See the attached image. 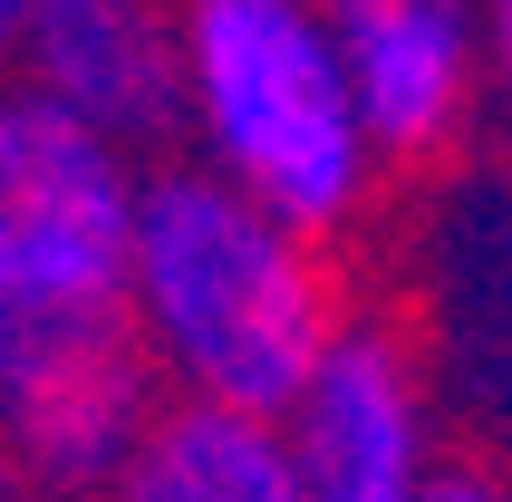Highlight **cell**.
Masks as SVG:
<instances>
[{
    "label": "cell",
    "instance_id": "30bf717a",
    "mask_svg": "<svg viewBox=\"0 0 512 502\" xmlns=\"http://www.w3.org/2000/svg\"><path fill=\"white\" fill-rule=\"evenodd\" d=\"M20 483H29V474L10 464V454H0V502H20Z\"/></svg>",
    "mask_w": 512,
    "mask_h": 502
},
{
    "label": "cell",
    "instance_id": "7a4b0ae2",
    "mask_svg": "<svg viewBox=\"0 0 512 502\" xmlns=\"http://www.w3.org/2000/svg\"><path fill=\"white\" fill-rule=\"evenodd\" d=\"M116 300L145 377H165L184 406H232V416H271L348 319L329 242L290 232L203 165L136 174Z\"/></svg>",
    "mask_w": 512,
    "mask_h": 502
},
{
    "label": "cell",
    "instance_id": "9c48e42d",
    "mask_svg": "<svg viewBox=\"0 0 512 502\" xmlns=\"http://www.w3.org/2000/svg\"><path fill=\"white\" fill-rule=\"evenodd\" d=\"M10 29H20V0H0V78H10Z\"/></svg>",
    "mask_w": 512,
    "mask_h": 502
},
{
    "label": "cell",
    "instance_id": "277c9868",
    "mask_svg": "<svg viewBox=\"0 0 512 502\" xmlns=\"http://www.w3.org/2000/svg\"><path fill=\"white\" fill-rule=\"evenodd\" d=\"M271 435L310 502H416L435 474V387L397 329L339 319L271 406Z\"/></svg>",
    "mask_w": 512,
    "mask_h": 502
},
{
    "label": "cell",
    "instance_id": "52a82bcc",
    "mask_svg": "<svg viewBox=\"0 0 512 502\" xmlns=\"http://www.w3.org/2000/svg\"><path fill=\"white\" fill-rule=\"evenodd\" d=\"M107 502H310L290 474L271 416H232V406H155L136 445L116 454Z\"/></svg>",
    "mask_w": 512,
    "mask_h": 502
},
{
    "label": "cell",
    "instance_id": "ba28073f",
    "mask_svg": "<svg viewBox=\"0 0 512 502\" xmlns=\"http://www.w3.org/2000/svg\"><path fill=\"white\" fill-rule=\"evenodd\" d=\"M416 502H503V493H493L484 474H445V464H435V474H426V493H416Z\"/></svg>",
    "mask_w": 512,
    "mask_h": 502
},
{
    "label": "cell",
    "instance_id": "8992f818",
    "mask_svg": "<svg viewBox=\"0 0 512 502\" xmlns=\"http://www.w3.org/2000/svg\"><path fill=\"white\" fill-rule=\"evenodd\" d=\"M10 87L116 145L174 126V0H20Z\"/></svg>",
    "mask_w": 512,
    "mask_h": 502
},
{
    "label": "cell",
    "instance_id": "6da1fadb",
    "mask_svg": "<svg viewBox=\"0 0 512 502\" xmlns=\"http://www.w3.org/2000/svg\"><path fill=\"white\" fill-rule=\"evenodd\" d=\"M136 155L68 107L0 87V454L29 483H107L155 416L126 338Z\"/></svg>",
    "mask_w": 512,
    "mask_h": 502
},
{
    "label": "cell",
    "instance_id": "3957f363",
    "mask_svg": "<svg viewBox=\"0 0 512 502\" xmlns=\"http://www.w3.org/2000/svg\"><path fill=\"white\" fill-rule=\"evenodd\" d=\"M174 126L310 242H339L387 174L319 0H174Z\"/></svg>",
    "mask_w": 512,
    "mask_h": 502
},
{
    "label": "cell",
    "instance_id": "5b68a950",
    "mask_svg": "<svg viewBox=\"0 0 512 502\" xmlns=\"http://www.w3.org/2000/svg\"><path fill=\"white\" fill-rule=\"evenodd\" d=\"M387 165H426L474 126L493 78V0H319Z\"/></svg>",
    "mask_w": 512,
    "mask_h": 502
}]
</instances>
